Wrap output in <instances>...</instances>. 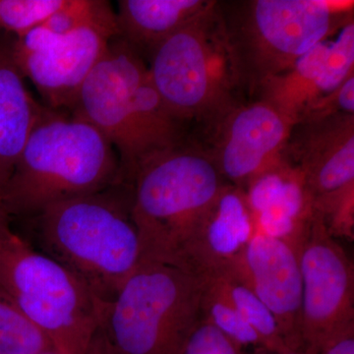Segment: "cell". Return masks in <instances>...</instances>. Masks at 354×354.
Wrapping results in <instances>:
<instances>
[{"mask_svg":"<svg viewBox=\"0 0 354 354\" xmlns=\"http://www.w3.org/2000/svg\"><path fill=\"white\" fill-rule=\"evenodd\" d=\"M41 354H58L57 353H55L53 349H51V351H46V353H41Z\"/></svg>","mask_w":354,"mask_h":354,"instance_id":"30","label":"cell"},{"mask_svg":"<svg viewBox=\"0 0 354 354\" xmlns=\"http://www.w3.org/2000/svg\"><path fill=\"white\" fill-rule=\"evenodd\" d=\"M116 37V20L65 35L41 25L17 38L11 48L21 73L34 83L50 108L71 111L83 83Z\"/></svg>","mask_w":354,"mask_h":354,"instance_id":"10","label":"cell"},{"mask_svg":"<svg viewBox=\"0 0 354 354\" xmlns=\"http://www.w3.org/2000/svg\"><path fill=\"white\" fill-rule=\"evenodd\" d=\"M111 188L57 203L38 215L43 253L66 268L104 305L142 262L130 186L121 192Z\"/></svg>","mask_w":354,"mask_h":354,"instance_id":"4","label":"cell"},{"mask_svg":"<svg viewBox=\"0 0 354 354\" xmlns=\"http://www.w3.org/2000/svg\"><path fill=\"white\" fill-rule=\"evenodd\" d=\"M0 290L58 354H85L104 305L66 268L7 230L0 235Z\"/></svg>","mask_w":354,"mask_h":354,"instance_id":"8","label":"cell"},{"mask_svg":"<svg viewBox=\"0 0 354 354\" xmlns=\"http://www.w3.org/2000/svg\"><path fill=\"white\" fill-rule=\"evenodd\" d=\"M319 354H354V326L330 339Z\"/></svg>","mask_w":354,"mask_h":354,"instance_id":"25","label":"cell"},{"mask_svg":"<svg viewBox=\"0 0 354 354\" xmlns=\"http://www.w3.org/2000/svg\"><path fill=\"white\" fill-rule=\"evenodd\" d=\"M255 234L245 191L227 183L191 237L179 269L201 279L232 271Z\"/></svg>","mask_w":354,"mask_h":354,"instance_id":"14","label":"cell"},{"mask_svg":"<svg viewBox=\"0 0 354 354\" xmlns=\"http://www.w3.org/2000/svg\"><path fill=\"white\" fill-rule=\"evenodd\" d=\"M10 228L9 225V216L6 215L4 209L0 207V235Z\"/></svg>","mask_w":354,"mask_h":354,"instance_id":"27","label":"cell"},{"mask_svg":"<svg viewBox=\"0 0 354 354\" xmlns=\"http://www.w3.org/2000/svg\"><path fill=\"white\" fill-rule=\"evenodd\" d=\"M181 354H242L241 346L211 324L201 321Z\"/></svg>","mask_w":354,"mask_h":354,"instance_id":"24","label":"cell"},{"mask_svg":"<svg viewBox=\"0 0 354 354\" xmlns=\"http://www.w3.org/2000/svg\"><path fill=\"white\" fill-rule=\"evenodd\" d=\"M252 354H277L272 353V351H269V349L263 348V346H258V348H255V351Z\"/></svg>","mask_w":354,"mask_h":354,"instance_id":"29","label":"cell"},{"mask_svg":"<svg viewBox=\"0 0 354 354\" xmlns=\"http://www.w3.org/2000/svg\"><path fill=\"white\" fill-rule=\"evenodd\" d=\"M334 41H327L325 62L320 81L321 97L334 93L348 77L353 75L354 23L353 17L337 30ZM321 99V100H322Z\"/></svg>","mask_w":354,"mask_h":354,"instance_id":"21","label":"cell"},{"mask_svg":"<svg viewBox=\"0 0 354 354\" xmlns=\"http://www.w3.org/2000/svg\"><path fill=\"white\" fill-rule=\"evenodd\" d=\"M115 20V13L108 1L67 0L43 25L55 34L65 35L84 26Z\"/></svg>","mask_w":354,"mask_h":354,"instance_id":"23","label":"cell"},{"mask_svg":"<svg viewBox=\"0 0 354 354\" xmlns=\"http://www.w3.org/2000/svg\"><path fill=\"white\" fill-rule=\"evenodd\" d=\"M209 3L207 0H121L115 13L118 37L146 58Z\"/></svg>","mask_w":354,"mask_h":354,"instance_id":"17","label":"cell"},{"mask_svg":"<svg viewBox=\"0 0 354 354\" xmlns=\"http://www.w3.org/2000/svg\"><path fill=\"white\" fill-rule=\"evenodd\" d=\"M151 79L169 113L211 136L241 101L218 2L165 39L146 57Z\"/></svg>","mask_w":354,"mask_h":354,"instance_id":"5","label":"cell"},{"mask_svg":"<svg viewBox=\"0 0 354 354\" xmlns=\"http://www.w3.org/2000/svg\"><path fill=\"white\" fill-rule=\"evenodd\" d=\"M245 195L256 232L295 249L314 216L301 176L279 160L247 185Z\"/></svg>","mask_w":354,"mask_h":354,"instance_id":"15","label":"cell"},{"mask_svg":"<svg viewBox=\"0 0 354 354\" xmlns=\"http://www.w3.org/2000/svg\"><path fill=\"white\" fill-rule=\"evenodd\" d=\"M293 122L262 99L241 101L205 143L221 176L243 189L279 162ZM205 148V147H204Z\"/></svg>","mask_w":354,"mask_h":354,"instance_id":"11","label":"cell"},{"mask_svg":"<svg viewBox=\"0 0 354 354\" xmlns=\"http://www.w3.org/2000/svg\"><path fill=\"white\" fill-rule=\"evenodd\" d=\"M121 183L120 162L109 140L72 113L44 108L2 197L6 215H39L73 198Z\"/></svg>","mask_w":354,"mask_h":354,"instance_id":"2","label":"cell"},{"mask_svg":"<svg viewBox=\"0 0 354 354\" xmlns=\"http://www.w3.org/2000/svg\"><path fill=\"white\" fill-rule=\"evenodd\" d=\"M205 281L174 266L141 263L104 306L113 354H181L203 320Z\"/></svg>","mask_w":354,"mask_h":354,"instance_id":"7","label":"cell"},{"mask_svg":"<svg viewBox=\"0 0 354 354\" xmlns=\"http://www.w3.org/2000/svg\"><path fill=\"white\" fill-rule=\"evenodd\" d=\"M295 250L302 281L301 351L319 354L354 326L353 264L315 212Z\"/></svg>","mask_w":354,"mask_h":354,"instance_id":"9","label":"cell"},{"mask_svg":"<svg viewBox=\"0 0 354 354\" xmlns=\"http://www.w3.org/2000/svg\"><path fill=\"white\" fill-rule=\"evenodd\" d=\"M242 95H259L349 18L351 6L326 0L218 2Z\"/></svg>","mask_w":354,"mask_h":354,"instance_id":"6","label":"cell"},{"mask_svg":"<svg viewBox=\"0 0 354 354\" xmlns=\"http://www.w3.org/2000/svg\"><path fill=\"white\" fill-rule=\"evenodd\" d=\"M43 109L26 88L24 76L14 60L11 44H0V207L2 209L4 190Z\"/></svg>","mask_w":354,"mask_h":354,"instance_id":"16","label":"cell"},{"mask_svg":"<svg viewBox=\"0 0 354 354\" xmlns=\"http://www.w3.org/2000/svg\"><path fill=\"white\" fill-rule=\"evenodd\" d=\"M203 279L227 300L228 304L260 335L265 348L276 353L286 346L278 324L270 310L234 270Z\"/></svg>","mask_w":354,"mask_h":354,"instance_id":"18","label":"cell"},{"mask_svg":"<svg viewBox=\"0 0 354 354\" xmlns=\"http://www.w3.org/2000/svg\"><path fill=\"white\" fill-rule=\"evenodd\" d=\"M67 0H0V28L17 38L43 25Z\"/></svg>","mask_w":354,"mask_h":354,"instance_id":"22","label":"cell"},{"mask_svg":"<svg viewBox=\"0 0 354 354\" xmlns=\"http://www.w3.org/2000/svg\"><path fill=\"white\" fill-rule=\"evenodd\" d=\"M203 321L211 324L237 346H263L260 335L244 320L227 300L205 281L202 301Z\"/></svg>","mask_w":354,"mask_h":354,"instance_id":"20","label":"cell"},{"mask_svg":"<svg viewBox=\"0 0 354 354\" xmlns=\"http://www.w3.org/2000/svg\"><path fill=\"white\" fill-rule=\"evenodd\" d=\"M277 354H305L301 351H293V349L288 348V346H283Z\"/></svg>","mask_w":354,"mask_h":354,"instance_id":"28","label":"cell"},{"mask_svg":"<svg viewBox=\"0 0 354 354\" xmlns=\"http://www.w3.org/2000/svg\"><path fill=\"white\" fill-rule=\"evenodd\" d=\"M70 113L109 140L125 184L148 158L190 139L186 127L165 108L145 58L120 37L88 74Z\"/></svg>","mask_w":354,"mask_h":354,"instance_id":"1","label":"cell"},{"mask_svg":"<svg viewBox=\"0 0 354 354\" xmlns=\"http://www.w3.org/2000/svg\"><path fill=\"white\" fill-rule=\"evenodd\" d=\"M85 354H113L108 342H106V337L102 334L101 328H99V330L95 333Z\"/></svg>","mask_w":354,"mask_h":354,"instance_id":"26","label":"cell"},{"mask_svg":"<svg viewBox=\"0 0 354 354\" xmlns=\"http://www.w3.org/2000/svg\"><path fill=\"white\" fill-rule=\"evenodd\" d=\"M51 349L48 337L0 290V354H41Z\"/></svg>","mask_w":354,"mask_h":354,"instance_id":"19","label":"cell"},{"mask_svg":"<svg viewBox=\"0 0 354 354\" xmlns=\"http://www.w3.org/2000/svg\"><path fill=\"white\" fill-rule=\"evenodd\" d=\"M225 181L213 156L194 139L140 165L127 185L141 263L180 267L191 237Z\"/></svg>","mask_w":354,"mask_h":354,"instance_id":"3","label":"cell"},{"mask_svg":"<svg viewBox=\"0 0 354 354\" xmlns=\"http://www.w3.org/2000/svg\"><path fill=\"white\" fill-rule=\"evenodd\" d=\"M281 162L304 179L312 200L354 185V115L337 113L298 121Z\"/></svg>","mask_w":354,"mask_h":354,"instance_id":"12","label":"cell"},{"mask_svg":"<svg viewBox=\"0 0 354 354\" xmlns=\"http://www.w3.org/2000/svg\"><path fill=\"white\" fill-rule=\"evenodd\" d=\"M234 272L270 310L286 346L301 351L302 281L297 250L256 232Z\"/></svg>","mask_w":354,"mask_h":354,"instance_id":"13","label":"cell"}]
</instances>
